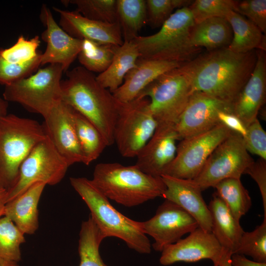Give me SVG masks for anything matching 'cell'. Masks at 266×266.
<instances>
[{
  "instance_id": "48",
  "label": "cell",
  "mask_w": 266,
  "mask_h": 266,
  "mask_svg": "<svg viewBox=\"0 0 266 266\" xmlns=\"http://www.w3.org/2000/svg\"><path fill=\"white\" fill-rule=\"evenodd\" d=\"M231 256L227 257L222 263L221 266H232L230 262Z\"/></svg>"
},
{
  "instance_id": "12",
  "label": "cell",
  "mask_w": 266,
  "mask_h": 266,
  "mask_svg": "<svg viewBox=\"0 0 266 266\" xmlns=\"http://www.w3.org/2000/svg\"><path fill=\"white\" fill-rule=\"evenodd\" d=\"M232 132L220 124L206 132L180 140L174 159L162 175L194 179L211 153Z\"/></svg>"
},
{
  "instance_id": "9",
  "label": "cell",
  "mask_w": 266,
  "mask_h": 266,
  "mask_svg": "<svg viewBox=\"0 0 266 266\" xmlns=\"http://www.w3.org/2000/svg\"><path fill=\"white\" fill-rule=\"evenodd\" d=\"M158 124L146 97L122 103L116 122L114 140L124 157H136L153 135Z\"/></svg>"
},
{
  "instance_id": "6",
  "label": "cell",
  "mask_w": 266,
  "mask_h": 266,
  "mask_svg": "<svg viewBox=\"0 0 266 266\" xmlns=\"http://www.w3.org/2000/svg\"><path fill=\"white\" fill-rule=\"evenodd\" d=\"M47 137L35 120L7 115L0 119V186L7 191L15 184L20 166L33 147Z\"/></svg>"
},
{
  "instance_id": "43",
  "label": "cell",
  "mask_w": 266,
  "mask_h": 266,
  "mask_svg": "<svg viewBox=\"0 0 266 266\" xmlns=\"http://www.w3.org/2000/svg\"><path fill=\"white\" fill-rule=\"evenodd\" d=\"M218 118L221 124L230 130L232 132L244 137L247 133V128L241 120L233 114L225 111H220L218 114Z\"/></svg>"
},
{
  "instance_id": "10",
  "label": "cell",
  "mask_w": 266,
  "mask_h": 266,
  "mask_svg": "<svg viewBox=\"0 0 266 266\" xmlns=\"http://www.w3.org/2000/svg\"><path fill=\"white\" fill-rule=\"evenodd\" d=\"M69 166L47 136L33 147L21 164L17 181L7 191V202L37 182L49 185L58 184Z\"/></svg>"
},
{
  "instance_id": "1",
  "label": "cell",
  "mask_w": 266,
  "mask_h": 266,
  "mask_svg": "<svg viewBox=\"0 0 266 266\" xmlns=\"http://www.w3.org/2000/svg\"><path fill=\"white\" fill-rule=\"evenodd\" d=\"M257 58V50L237 53L225 47L200 53L181 68L192 93L201 92L232 104L250 76Z\"/></svg>"
},
{
  "instance_id": "33",
  "label": "cell",
  "mask_w": 266,
  "mask_h": 266,
  "mask_svg": "<svg viewBox=\"0 0 266 266\" xmlns=\"http://www.w3.org/2000/svg\"><path fill=\"white\" fill-rule=\"evenodd\" d=\"M62 2L74 5L83 16L104 23H119L117 0H68Z\"/></svg>"
},
{
  "instance_id": "27",
  "label": "cell",
  "mask_w": 266,
  "mask_h": 266,
  "mask_svg": "<svg viewBox=\"0 0 266 266\" xmlns=\"http://www.w3.org/2000/svg\"><path fill=\"white\" fill-rule=\"evenodd\" d=\"M139 57L134 43L124 41L117 49L108 68L96 76L97 81L112 93L122 84L126 75L135 66Z\"/></svg>"
},
{
  "instance_id": "3",
  "label": "cell",
  "mask_w": 266,
  "mask_h": 266,
  "mask_svg": "<svg viewBox=\"0 0 266 266\" xmlns=\"http://www.w3.org/2000/svg\"><path fill=\"white\" fill-rule=\"evenodd\" d=\"M91 180L108 200L127 207L162 197L166 189L161 177L146 174L135 165L118 163L97 164Z\"/></svg>"
},
{
  "instance_id": "49",
  "label": "cell",
  "mask_w": 266,
  "mask_h": 266,
  "mask_svg": "<svg viewBox=\"0 0 266 266\" xmlns=\"http://www.w3.org/2000/svg\"></svg>"
},
{
  "instance_id": "45",
  "label": "cell",
  "mask_w": 266,
  "mask_h": 266,
  "mask_svg": "<svg viewBox=\"0 0 266 266\" xmlns=\"http://www.w3.org/2000/svg\"><path fill=\"white\" fill-rule=\"evenodd\" d=\"M7 191L0 186V218L4 216V209L7 203Z\"/></svg>"
},
{
  "instance_id": "2",
  "label": "cell",
  "mask_w": 266,
  "mask_h": 266,
  "mask_svg": "<svg viewBox=\"0 0 266 266\" xmlns=\"http://www.w3.org/2000/svg\"><path fill=\"white\" fill-rule=\"evenodd\" d=\"M66 76L61 82L62 100L97 128L107 146L113 144L122 103L97 81L93 72L82 66L67 71Z\"/></svg>"
},
{
  "instance_id": "32",
  "label": "cell",
  "mask_w": 266,
  "mask_h": 266,
  "mask_svg": "<svg viewBox=\"0 0 266 266\" xmlns=\"http://www.w3.org/2000/svg\"><path fill=\"white\" fill-rule=\"evenodd\" d=\"M119 46L82 39L81 49L77 58L82 66L86 69L100 74L109 66Z\"/></svg>"
},
{
  "instance_id": "13",
  "label": "cell",
  "mask_w": 266,
  "mask_h": 266,
  "mask_svg": "<svg viewBox=\"0 0 266 266\" xmlns=\"http://www.w3.org/2000/svg\"><path fill=\"white\" fill-rule=\"evenodd\" d=\"M143 231L154 239L152 245L156 251L162 252L185 234L199 227L196 221L176 203L167 200L160 204L155 215L141 222Z\"/></svg>"
},
{
  "instance_id": "38",
  "label": "cell",
  "mask_w": 266,
  "mask_h": 266,
  "mask_svg": "<svg viewBox=\"0 0 266 266\" xmlns=\"http://www.w3.org/2000/svg\"><path fill=\"white\" fill-rule=\"evenodd\" d=\"M0 48V84L5 86L27 77L39 67L40 65V51L37 56L30 62L22 65L15 64L5 60L1 55Z\"/></svg>"
},
{
  "instance_id": "39",
  "label": "cell",
  "mask_w": 266,
  "mask_h": 266,
  "mask_svg": "<svg viewBox=\"0 0 266 266\" xmlns=\"http://www.w3.org/2000/svg\"><path fill=\"white\" fill-rule=\"evenodd\" d=\"M39 37L36 35L30 40L22 35L11 47L2 49L1 55L6 61L15 64L28 63L36 57L39 51L37 49L40 45Z\"/></svg>"
},
{
  "instance_id": "26",
  "label": "cell",
  "mask_w": 266,
  "mask_h": 266,
  "mask_svg": "<svg viewBox=\"0 0 266 266\" xmlns=\"http://www.w3.org/2000/svg\"><path fill=\"white\" fill-rule=\"evenodd\" d=\"M233 31V38L227 47L237 53H246L254 50L266 51V37L255 25L234 11H231L225 17Z\"/></svg>"
},
{
  "instance_id": "14",
  "label": "cell",
  "mask_w": 266,
  "mask_h": 266,
  "mask_svg": "<svg viewBox=\"0 0 266 266\" xmlns=\"http://www.w3.org/2000/svg\"><path fill=\"white\" fill-rule=\"evenodd\" d=\"M232 255L224 250L212 233L200 227L184 238L167 245L161 252L160 264L168 266L177 262H195L211 260L214 266H219Z\"/></svg>"
},
{
  "instance_id": "22",
  "label": "cell",
  "mask_w": 266,
  "mask_h": 266,
  "mask_svg": "<svg viewBox=\"0 0 266 266\" xmlns=\"http://www.w3.org/2000/svg\"><path fill=\"white\" fill-rule=\"evenodd\" d=\"M183 64L139 58L135 66L126 75L122 84L112 94L122 103L131 101L159 76Z\"/></svg>"
},
{
  "instance_id": "8",
  "label": "cell",
  "mask_w": 266,
  "mask_h": 266,
  "mask_svg": "<svg viewBox=\"0 0 266 266\" xmlns=\"http://www.w3.org/2000/svg\"><path fill=\"white\" fill-rule=\"evenodd\" d=\"M181 66L159 76L137 97H149L150 108L158 125L175 126L192 94Z\"/></svg>"
},
{
  "instance_id": "19",
  "label": "cell",
  "mask_w": 266,
  "mask_h": 266,
  "mask_svg": "<svg viewBox=\"0 0 266 266\" xmlns=\"http://www.w3.org/2000/svg\"><path fill=\"white\" fill-rule=\"evenodd\" d=\"M257 61L249 79L232 104V113L247 127L257 118L266 100V55L257 50Z\"/></svg>"
},
{
  "instance_id": "35",
  "label": "cell",
  "mask_w": 266,
  "mask_h": 266,
  "mask_svg": "<svg viewBox=\"0 0 266 266\" xmlns=\"http://www.w3.org/2000/svg\"><path fill=\"white\" fill-rule=\"evenodd\" d=\"M251 257L253 261L266 263V218L251 232H244L234 254Z\"/></svg>"
},
{
  "instance_id": "18",
  "label": "cell",
  "mask_w": 266,
  "mask_h": 266,
  "mask_svg": "<svg viewBox=\"0 0 266 266\" xmlns=\"http://www.w3.org/2000/svg\"><path fill=\"white\" fill-rule=\"evenodd\" d=\"M178 140L174 126L158 125L151 138L136 157L135 165L146 174L161 177L175 156Z\"/></svg>"
},
{
  "instance_id": "44",
  "label": "cell",
  "mask_w": 266,
  "mask_h": 266,
  "mask_svg": "<svg viewBox=\"0 0 266 266\" xmlns=\"http://www.w3.org/2000/svg\"><path fill=\"white\" fill-rule=\"evenodd\" d=\"M232 266H266V263H260L248 259L245 256L233 254L230 258Z\"/></svg>"
},
{
  "instance_id": "11",
  "label": "cell",
  "mask_w": 266,
  "mask_h": 266,
  "mask_svg": "<svg viewBox=\"0 0 266 266\" xmlns=\"http://www.w3.org/2000/svg\"><path fill=\"white\" fill-rule=\"evenodd\" d=\"M254 160L246 149L242 137L232 132L211 153L193 181L202 191L228 178L240 179Z\"/></svg>"
},
{
  "instance_id": "5",
  "label": "cell",
  "mask_w": 266,
  "mask_h": 266,
  "mask_svg": "<svg viewBox=\"0 0 266 266\" xmlns=\"http://www.w3.org/2000/svg\"><path fill=\"white\" fill-rule=\"evenodd\" d=\"M194 24L188 7H183L173 12L157 33L138 35L132 41L138 49L139 58L184 63L201 51L190 41V31Z\"/></svg>"
},
{
  "instance_id": "29",
  "label": "cell",
  "mask_w": 266,
  "mask_h": 266,
  "mask_svg": "<svg viewBox=\"0 0 266 266\" xmlns=\"http://www.w3.org/2000/svg\"><path fill=\"white\" fill-rule=\"evenodd\" d=\"M214 194L225 203L235 219L238 222L249 210L252 200L248 191L240 179L228 178L217 183L214 187Z\"/></svg>"
},
{
  "instance_id": "34",
  "label": "cell",
  "mask_w": 266,
  "mask_h": 266,
  "mask_svg": "<svg viewBox=\"0 0 266 266\" xmlns=\"http://www.w3.org/2000/svg\"><path fill=\"white\" fill-rule=\"evenodd\" d=\"M24 234L8 217H0V257L16 263L21 261L20 245L26 241Z\"/></svg>"
},
{
  "instance_id": "23",
  "label": "cell",
  "mask_w": 266,
  "mask_h": 266,
  "mask_svg": "<svg viewBox=\"0 0 266 266\" xmlns=\"http://www.w3.org/2000/svg\"><path fill=\"white\" fill-rule=\"evenodd\" d=\"M46 185L43 182L35 183L5 205L4 216L24 234H33L38 228V205Z\"/></svg>"
},
{
  "instance_id": "4",
  "label": "cell",
  "mask_w": 266,
  "mask_h": 266,
  "mask_svg": "<svg viewBox=\"0 0 266 266\" xmlns=\"http://www.w3.org/2000/svg\"><path fill=\"white\" fill-rule=\"evenodd\" d=\"M70 182L88 207L90 216L105 238H119L139 253H150L151 245L143 231L141 222L132 220L116 210L91 180L72 177Z\"/></svg>"
},
{
  "instance_id": "15",
  "label": "cell",
  "mask_w": 266,
  "mask_h": 266,
  "mask_svg": "<svg viewBox=\"0 0 266 266\" xmlns=\"http://www.w3.org/2000/svg\"><path fill=\"white\" fill-rule=\"evenodd\" d=\"M220 111L232 113V104L201 92H193L175 125L179 140L206 132L220 124Z\"/></svg>"
},
{
  "instance_id": "25",
  "label": "cell",
  "mask_w": 266,
  "mask_h": 266,
  "mask_svg": "<svg viewBox=\"0 0 266 266\" xmlns=\"http://www.w3.org/2000/svg\"><path fill=\"white\" fill-rule=\"evenodd\" d=\"M231 25L224 17H216L195 23L190 31V41L196 47L211 51L228 47L233 38Z\"/></svg>"
},
{
  "instance_id": "37",
  "label": "cell",
  "mask_w": 266,
  "mask_h": 266,
  "mask_svg": "<svg viewBox=\"0 0 266 266\" xmlns=\"http://www.w3.org/2000/svg\"><path fill=\"white\" fill-rule=\"evenodd\" d=\"M146 23L152 28L161 27L174 9L188 7L193 0H145Z\"/></svg>"
},
{
  "instance_id": "7",
  "label": "cell",
  "mask_w": 266,
  "mask_h": 266,
  "mask_svg": "<svg viewBox=\"0 0 266 266\" xmlns=\"http://www.w3.org/2000/svg\"><path fill=\"white\" fill-rule=\"evenodd\" d=\"M62 66L50 64L36 73L5 86L3 98L43 118L62 100Z\"/></svg>"
},
{
  "instance_id": "41",
  "label": "cell",
  "mask_w": 266,
  "mask_h": 266,
  "mask_svg": "<svg viewBox=\"0 0 266 266\" xmlns=\"http://www.w3.org/2000/svg\"><path fill=\"white\" fill-rule=\"evenodd\" d=\"M242 138L248 152L266 160V133L257 118L247 127L246 134Z\"/></svg>"
},
{
  "instance_id": "21",
  "label": "cell",
  "mask_w": 266,
  "mask_h": 266,
  "mask_svg": "<svg viewBox=\"0 0 266 266\" xmlns=\"http://www.w3.org/2000/svg\"><path fill=\"white\" fill-rule=\"evenodd\" d=\"M60 15L59 26L70 36L101 44L121 46L124 42L119 23L110 24L87 18L76 10L53 7Z\"/></svg>"
},
{
  "instance_id": "30",
  "label": "cell",
  "mask_w": 266,
  "mask_h": 266,
  "mask_svg": "<svg viewBox=\"0 0 266 266\" xmlns=\"http://www.w3.org/2000/svg\"><path fill=\"white\" fill-rule=\"evenodd\" d=\"M92 217L83 221L79 233V266H107L100 254V246L105 238Z\"/></svg>"
},
{
  "instance_id": "16",
  "label": "cell",
  "mask_w": 266,
  "mask_h": 266,
  "mask_svg": "<svg viewBox=\"0 0 266 266\" xmlns=\"http://www.w3.org/2000/svg\"><path fill=\"white\" fill-rule=\"evenodd\" d=\"M46 134L70 166L84 162L72 118V108L62 100L44 118Z\"/></svg>"
},
{
  "instance_id": "42",
  "label": "cell",
  "mask_w": 266,
  "mask_h": 266,
  "mask_svg": "<svg viewBox=\"0 0 266 266\" xmlns=\"http://www.w3.org/2000/svg\"><path fill=\"white\" fill-rule=\"evenodd\" d=\"M244 174H249L257 183L262 196L264 218H266V160L260 158L247 168Z\"/></svg>"
},
{
  "instance_id": "20",
  "label": "cell",
  "mask_w": 266,
  "mask_h": 266,
  "mask_svg": "<svg viewBox=\"0 0 266 266\" xmlns=\"http://www.w3.org/2000/svg\"><path fill=\"white\" fill-rule=\"evenodd\" d=\"M166 189L162 197L183 208L197 222L199 227L211 233V218L200 188L192 180L163 175Z\"/></svg>"
},
{
  "instance_id": "31",
  "label": "cell",
  "mask_w": 266,
  "mask_h": 266,
  "mask_svg": "<svg viewBox=\"0 0 266 266\" xmlns=\"http://www.w3.org/2000/svg\"><path fill=\"white\" fill-rule=\"evenodd\" d=\"M118 22L124 41H132L146 24L145 0H117Z\"/></svg>"
},
{
  "instance_id": "40",
  "label": "cell",
  "mask_w": 266,
  "mask_h": 266,
  "mask_svg": "<svg viewBox=\"0 0 266 266\" xmlns=\"http://www.w3.org/2000/svg\"><path fill=\"white\" fill-rule=\"evenodd\" d=\"M235 11L245 16L266 34V0H236Z\"/></svg>"
},
{
  "instance_id": "36",
  "label": "cell",
  "mask_w": 266,
  "mask_h": 266,
  "mask_svg": "<svg viewBox=\"0 0 266 266\" xmlns=\"http://www.w3.org/2000/svg\"><path fill=\"white\" fill-rule=\"evenodd\" d=\"M236 3L232 0H196L188 7L195 23H198L212 17L225 18L230 11H235Z\"/></svg>"
},
{
  "instance_id": "17",
  "label": "cell",
  "mask_w": 266,
  "mask_h": 266,
  "mask_svg": "<svg viewBox=\"0 0 266 266\" xmlns=\"http://www.w3.org/2000/svg\"><path fill=\"white\" fill-rule=\"evenodd\" d=\"M40 18L46 27L41 38L47 43L46 49L41 55L40 65L59 64L66 72L77 57L82 40L66 33L57 24L51 10L45 5L42 6Z\"/></svg>"
},
{
  "instance_id": "46",
  "label": "cell",
  "mask_w": 266,
  "mask_h": 266,
  "mask_svg": "<svg viewBox=\"0 0 266 266\" xmlns=\"http://www.w3.org/2000/svg\"><path fill=\"white\" fill-rule=\"evenodd\" d=\"M8 101L0 98V119L7 115Z\"/></svg>"
},
{
  "instance_id": "24",
  "label": "cell",
  "mask_w": 266,
  "mask_h": 266,
  "mask_svg": "<svg viewBox=\"0 0 266 266\" xmlns=\"http://www.w3.org/2000/svg\"><path fill=\"white\" fill-rule=\"evenodd\" d=\"M208 207L211 218V233L225 251L234 254L244 232L240 222L215 194Z\"/></svg>"
},
{
  "instance_id": "47",
  "label": "cell",
  "mask_w": 266,
  "mask_h": 266,
  "mask_svg": "<svg viewBox=\"0 0 266 266\" xmlns=\"http://www.w3.org/2000/svg\"><path fill=\"white\" fill-rule=\"evenodd\" d=\"M0 266H19L18 263L6 260L0 257Z\"/></svg>"
},
{
  "instance_id": "28",
  "label": "cell",
  "mask_w": 266,
  "mask_h": 266,
  "mask_svg": "<svg viewBox=\"0 0 266 266\" xmlns=\"http://www.w3.org/2000/svg\"><path fill=\"white\" fill-rule=\"evenodd\" d=\"M72 118L78 142L83 156V164L89 165L99 157L107 146L97 128L72 108Z\"/></svg>"
}]
</instances>
